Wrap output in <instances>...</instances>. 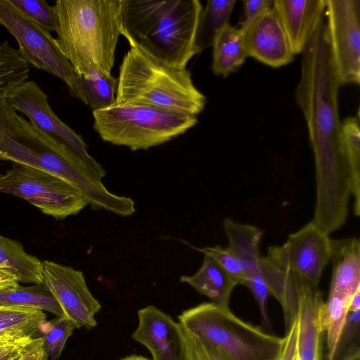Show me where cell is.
Returning <instances> with one entry per match:
<instances>
[{
  "label": "cell",
  "mask_w": 360,
  "mask_h": 360,
  "mask_svg": "<svg viewBox=\"0 0 360 360\" xmlns=\"http://www.w3.org/2000/svg\"><path fill=\"white\" fill-rule=\"evenodd\" d=\"M120 360H150L144 356L138 355H130Z\"/></svg>",
  "instance_id": "f35d334b"
},
{
  "label": "cell",
  "mask_w": 360,
  "mask_h": 360,
  "mask_svg": "<svg viewBox=\"0 0 360 360\" xmlns=\"http://www.w3.org/2000/svg\"><path fill=\"white\" fill-rule=\"evenodd\" d=\"M224 232L231 248L242 261L245 270V285L252 294L259 309L263 325L271 330L268 310L270 295L262 276L260 243L262 230L255 226L240 224L227 217L224 221Z\"/></svg>",
  "instance_id": "5bb4252c"
},
{
  "label": "cell",
  "mask_w": 360,
  "mask_h": 360,
  "mask_svg": "<svg viewBox=\"0 0 360 360\" xmlns=\"http://www.w3.org/2000/svg\"><path fill=\"white\" fill-rule=\"evenodd\" d=\"M292 274L297 294L295 319L298 359L321 360L323 333L320 326L319 311L323 302L322 292L319 288L313 287Z\"/></svg>",
  "instance_id": "e0dca14e"
},
{
  "label": "cell",
  "mask_w": 360,
  "mask_h": 360,
  "mask_svg": "<svg viewBox=\"0 0 360 360\" xmlns=\"http://www.w3.org/2000/svg\"><path fill=\"white\" fill-rule=\"evenodd\" d=\"M115 103H136L197 116L206 104L190 71L165 65L130 46L119 68Z\"/></svg>",
  "instance_id": "5b68a950"
},
{
  "label": "cell",
  "mask_w": 360,
  "mask_h": 360,
  "mask_svg": "<svg viewBox=\"0 0 360 360\" xmlns=\"http://www.w3.org/2000/svg\"><path fill=\"white\" fill-rule=\"evenodd\" d=\"M93 127L103 141L132 150H148L184 134L195 115L136 103H117L94 110Z\"/></svg>",
  "instance_id": "8992f818"
},
{
  "label": "cell",
  "mask_w": 360,
  "mask_h": 360,
  "mask_svg": "<svg viewBox=\"0 0 360 360\" xmlns=\"http://www.w3.org/2000/svg\"><path fill=\"white\" fill-rule=\"evenodd\" d=\"M274 0H244V20L240 28H243L251 21L274 6Z\"/></svg>",
  "instance_id": "e575fe53"
},
{
  "label": "cell",
  "mask_w": 360,
  "mask_h": 360,
  "mask_svg": "<svg viewBox=\"0 0 360 360\" xmlns=\"http://www.w3.org/2000/svg\"><path fill=\"white\" fill-rule=\"evenodd\" d=\"M329 235L311 221L288 236L281 245L269 247L265 256L309 285L319 288L323 271L330 258Z\"/></svg>",
  "instance_id": "8fae6325"
},
{
  "label": "cell",
  "mask_w": 360,
  "mask_h": 360,
  "mask_svg": "<svg viewBox=\"0 0 360 360\" xmlns=\"http://www.w3.org/2000/svg\"><path fill=\"white\" fill-rule=\"evenodd\" d=\"M326 35L340 85L360 83V0H326Z\"/></svg>",
  "instance_id": "30bf717a"
},
{
  "label": "cell",
  "mask_w": 360,
  "mask_h": 360,
  "mask_svg": "<svg viewBox=\"0 0 360 360\" xmlns=\"http://www.w3.org/2000/svg\"><path fill=\"white\" fill-rule=\"evenodd\" d=\"M212 46V70L216 75L226 77L234 72L248 57L242 30L230 23L217 33Z\"/></svg>",
  "instance_id": "44dd1931"
},
{
  "label": "cell",
  "mask_w": 360,
  "mask_h": 360,
  "mask_svg": "<svg viewBox=\"0 0 360 360\" xmlns=\"http://www.w3.org/2000/svg\"><path fill=\"white\" fill-rule=\"evenodd\" d=\"M139 324L132 338L144 345L153 360H184L182 328L169 315L149 305L138 311Z\"/></svg>",
  "instance_id": "2e32d148"
},
{
  "label": "cell",
  "mask_w": 360,
  "mask_h": 360,
  "mask_svg": "<svg viewBox=\"0 0 360 360\" xmlns=\"http://www.w3.org/2000/svg\"><path fill=\"white\" fill-rule=\"evenodd\" d=\"M31 20L51 32H56L58 18L53 6L44 0H10Z\"/></svg>",
  "instance_id": "f546056e"
},
{
  "label": "cell",
  "mask_w": 360,
  "mask_h": 360,
  "mask_svg": "<svg viewBox=\"0 0 360 360\" xmlns=\"http://www.w3.org/2000/svg\"><path fill=\"white\" fill-rule=\"evenodd\" d=\"M352 300L329 294L326 302H323L320 308V326L326 337V360H335Z\"/></svg>",
  "instance_id": "cb8c5ba5"
},
{
  "label": "cell",
  "mask_w": 360,
  "mask_h": 360,
  "mask_svg": "<svg viewBox=\"0 0 360 360\" xmlns=\"http://www.w3.org/2000/svg\"><path fill=\"white\" fill-rule=\"evenodd\" d=\"M344 149L356 175L360 176V128L358 117H349L341 124Z\"/></svg>",
  "instance_id": "1f68e13d"
},
{
  "label": "cell",
  "mask_w": 360,
  "mask_h": 360,
  "mask_svg": "<svg viewBox=\"0 0 360 360\" xmlns=\"http://www.w3.org/2000/svg\"><path fill=\"white\" fill-rule=\"evenodd\" d=\"M0 304L29 307L46 311L57 317L64 316L59 304L44 282L1 289Z\"/></svg>",
  "instance_id": "484cf974"
},
{
  "label": "cell",
  "mask_w": 360,
  "mask_h": 360,
  "mask_svg": "<svg viewBox=\"0 0 360 360\" xmlns=\"http://www.w3.org/2000/svg\"><path fill=\"white\" fill-rule=\"evenodd\" d=\"M0 160L30 166L73 185L94 210L122 217L135 212L134 201L109 191L101 174L77 154L17 113L6 98L0 101Z\"/></svg>",
  "instance_id": "7a4b0ae2"
},
{
  "label": "cell",
  "mask_w": 360,
  "mask_h": 360,
  "mask_svg": "<svg viewBox=\"0 0 360 360\" xmlns=\"http://www.w3.org/2000/svg\"><path fill=\"white\" fill-rule=\"evenodd\" d=\"M0 193L20 197L43 213L58 219L75 215L89 205L84 195L67 181L16 163L0 174Z\"/></svg>",
  "instance_id": "ba28073f"
},
{
  "label": "cell",
  "mask_w": 360,
  "mask_h": 360,
  "mask_svg": "<svg viewBox=\"0 0 360 360\" xmlns=\"http://www.w3.org/2000/svg\"><path fill=\"white\" fill-rule=\"evenodd\" d=\"M0 266L13 274L18 283L43 282L42 262L25 252L22 245L0 233Z\"/></svg>",
  "instance_id": "7402d4cb"
},
{
  "label": "cell",
  "mask_w": 360,
  "mask_h": 360,
  "mask_svg": "<svg viewBox=\"0 0 360 360\" xmlns=\"http://www.w3.org/2000/svg\"><path fill=\"white\" fill-rule=\"evenodd\" d=\"M7 102L16 111L25 115L29 121L42 132L65 146L89 165L103 175V167L88 153L82 138L56 115L48 101L47 95L32 80H27L10 93Z\"/></svg>",
  "instance_id": "7c38bea8"
},
{
  "label": "cell",
  "mask_w": 360,
  "mask_h": 360,
  "mask_svg": "<svg viewBox=\"0 0 360 360\" xmlns=\"http://www.w3.org/2000/svg\"><path fill=\"white\" fill-rule=\"evenodd\" d=\"M122 0H56L55 41L77 75H112Z\"/></svg>",
  "instance_id": "277c9868"
},
{
  "label": "cell",
  "mask_w": 360,
  "mask_h": 360,
  "mask_svg": "<svg viewBox=\"0 0 360 360\" xmlns=\"http://www.w3.org/2000/svg\"><path fill=\"white\" fill-rule=\"evenodd\" d=\"M236 0H209L201 14L198 36L200 51L212 46L217 33L229 24Z\"/></svg>",
  "instance_id": "83f0119b"
},
{
  "label": "cell",
  "mask_w": 360,
  "mask_h": 360,
  "mask_svg": "<svg viewBox=\"0 0 360 360\" xmlns=\"http://www.w3.org/2000/svg\"><path fill=\"white\" fill-rule=\"evenodd\" d=\"M45 321L41 310L0 304V340L34 338Z\"/></svg>",
  "instance_id": "d4e9b609"
},
{
  "label": "cell",
  "mask_w": 360,
  "mask_h": 360,
  "mask_svg": "<svg viewBox=\"0 0 360 360\" xmlns=\"http://www.w3.org/2000/svg\"><path fill=\"white\" fill-rule=\"evenodd\" d=\"M182 332L185 350L184 360H233L218 348L183 328Z\"/></svg>",
  "instance_id": "d6a6232c"
},
{
  "label": "cell",
  "mask_w": 360,
  "mask_h": 360,
  "mask_svg": "<svg viewBox=\"0 0 360 360\" xmlns=\"http://www.w3.org/2000/svg\"><path fill=\"white\" fill-rule=\"evenodd\" d=\"M180 281L190 285L212 303L224 308H229L231 295L238 285L216 261L206 255L198 271L192 276H181Z\"/></svg>",
  "instance_id": "ffe728a7"
},
{
  "label": "cell",
  "mask_w": 360,
  "mask_h": 360,
  "mask_svg": "<svg viewBox=\"0 0 360 360\" xmlns=\"http://www.w3.org/2000/svg\"><path fill=\"white\" fill-rule=\"evenodd\" d=\"M326 0H274L294 55L302 53L323 19Z\"/></svg>",
  "instance_id": "ac0fdd59"
},
{
  "label": "cell",
  "mask_w": 360,
  "mask_h": 360,
  "mask_svg": "<svg viewBox=\"0 0 360 360\" xmlns=\"http://www.w3.org/2000/svg\"><path fill=\"white\" fill-rule=\"evenodd\" d=\"M181 326L218 348L233 360H276L284 338L244 321L229 308L205 302L184 311Z\"/></svg>",
  "instance_id": "52a82bcc"
},
{
  "label": "cell",
  "mask_w": 360,
  "mask_h": 360,
  "mask_svg": "<svg viewBox=\"0 0 360 360\" xmlns=\"http://www.w3.org/2000/svg\"><path fill=\"white\" fill-rule=\"evenodd\" d=\"M339 360H360L359 343L354 344Z\"/></svg>",
  "instance_id": "74e56055"
},
{
  "label": "cell",
  "mask_w": 360,
  "mask_h": 360,
  "mask_svg": "<svg viewBox=\"0 0 360 360\" xmlns=\"http://www.w3.org/2000/svg\"><path fill=\"white\" fill-rule=\"evenodd\" d=\"M195 250L216 261L238 285H243L245 280V266L237 254L229 246L217 245L213 247L198 248Z\"/></svg>",
  "instance_id": "4dcf8cb0"
},
{
  "label": "cell",
  "mask_w": 360,
  "mask_h": 360,
  "mask_svg": "<svg viewBox=\"0 0 360 360\" xmlns=\"http://www.w3.org/2000/svg\"><path fill=\"white\" fill-rule=\"evenodd\" d=\"M0 25L15 39L27 63L58 77L70 91L77 75L50 32L31 20L10 0H0Z\"/></svg>",
  "instance_id": "9c48e42d"
},
{
  "label": "cell",
  "mask_w": 360,
  "mask_h": 360,
  "mask_svg": "<svg viewBox=\"0 0 360 360\" xmlns=\"http://www.w3.org/2000/svg\"><path fill=\"white\" fill-rule=\"evenodd\" d=\"M41 337L34 338L32 345L20 360H47Z\"/></svg>",
  "instance_id": "d590c367"
},
{
  "label": "cell",
  "mask_w": 360,
  "mask_h": 360,
  "mask_svg": "<svg viewBox=\"0 0 360 360\" xmlns=\"http://www.w3.org/2000/svg\"><path fill=\"white\" fill-rule=\"evenodd\" d=\"M117 79L99 73L77 75L71 95L88 105L92 111L115 103Z\"/></svg>",
  "instance_id": "603a6c76"
},
{
  "label": "cell",
  "mask_w": 360,
  "mask_h": 360,
  "mask_svg": "<svg viewBox=\"0 0 360 360\" xmlns=\"http://www.w3.org/2000/svg\"><path fill=\"white\" fill-rule=\"evenodd\" d=\"M34 338L0 340V360H20L32 345Z\"/></svg>",
  "instance_id": "836d02e7"
},
{
  "label": "cell",
  "mask_w": 360,
  "mask_h": 360,
  "mask_svg": "<svg viewBox=\"0 0 360 360\" xmlns=\"http://www.w3.org/2000/svg\"><path fill=\"white\" fill-rule=\"evenodd\" d=\"M240 29L248 57L273 68L287 65L293 60L295 55L274 6Z\"/></svg>",
  "instance_id": "9a60e30c"
},
{
  "label": "cell",
  "mask_w": 360,
  "mask_h": 360,
  "mask_svg": "<svg viewBox=\"0 0 360 360\" xmlns=\"http://www.w3.org/2000/svg\"><path fill=\"white\" fill-rule=\"evenodd\" d=\"M47 328L41 337L43 348L52 360L58 359L65 345L75 328V325L65 316H58L48 322Z\"/></svg>",
  "instance_id": "f1b7e54d"
},
{
  "label": "cell",
  "mask_w": 360,
  "mask_h": 360,
  "mask_svg": "<svg viewBox=\"0 0 360 360\" xmlns=\"http://www.w3.org/2000/svg\"><path fill=\"white\" fill-rule=\"evenodd\" d=\"M303 53L295 91L304 116L315 162L316 203L311 221L327 234L345 222L354 200L360 214V176L355 174L343 147L338 112V78L323 19Z\"/></svg>",
  "instance_id": "6da1fadb"
},
{
  "label": "cell",
  "mask_w": 360,
  "mask_h": 360,
  "mask_svg": "<svg viewBox=\"0 0 360 360\" xmlns=\"http://www.w3.org/2000/svg\"><path fill=\"white\" fill-rule=\"evenodd\" d=\"M332 277L329 294L352 300L360 291V243L351 237L330 240Z\"/></svg>",
  "instance_id": "d6986e66"
},
{
  "label": "cell",
  "mask_w": 360,
  "mask_h": 360,
  "mask_svg": "<svg viewBox=\"0 0 360 360\" xmlns=\"http://www.w3.org/2000/svg\"><path fill=\"white\" fill-rule=\"evenodd\" d=\"M30 65L8 41L0 44V101L27 80Z\"/></svg>",
  "instance_id": "4316f807"
},
{
  "label": "cell",
  "mask_w": 360,
  "mask_h": 360,
  "mask_svg": "<svg viewBox=\"0 0 360 360\" xmlns=\"http://www.w3.org/2000/svg\"><path fill=\"white\" fill-rule=\"evenodd\" d=\"M19 283L15 276L9 271L0 266V290L15 286Z\"/></svg>",
  "instance_id": "8d00e7d4"
},
{
  "label": "cell",
  "mask_w": 360,
  "mask_h": 360,
  "mask_svg": "<svg viewBox=\"0 0 360 360\" xmlns=\"http://www.w3.org/2000/svg\"><path fill=\"white\" fill-rule=\"evenodd\" d=\"M202 9L198 0H122L121 35L157 60L186 69L200 52Z\"/></svg>",
  "instance_id": "3957f363"
},
{
  "label": "cell",
  "mask_w": 360,
  "mask_h": 360,
  "mask_svg": "<svg viewBox=\"0 0 360 360\" xmlns=\"http://www.w3.org/2000/svg\"><path fill=\"white\" fill-rule=\"evenodd\" d=\"M43 282L59 304L63 315L75 328H94L100 302L87 287L81 271L55 262H42Z\"/></svg>",
  "instance_id": "4fadbf2b"
}]
</instances>
